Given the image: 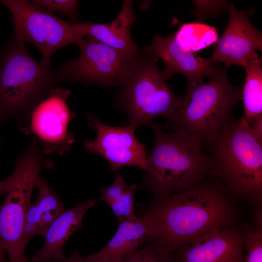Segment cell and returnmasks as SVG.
Segmentation results:
<instances>
[{
    "label": "cell",
    "instance_id": "6da1fadb",
    "mask_svg": "<svg viewBox=\"0 0 262 262\" xmlns=\"http://www.w3.org/2000/svg\"><path fill=\"white\" fill-rule=\"evenodd\" d=\"M224 189L204 180L188 189L154 199L143 215L150 227L148 239L174 253L214 229L226 228L232 213Z\"/></svg>",
    "mask_w": 262,
    "mask_h": 262
},
{
    "label": "cell",
    "instance_id": "7a4b0ae2",
    "mask_svg": "<svg viewBox=\"0 0 262 262\" xmlns=\"http://www.w3.org/2000/svg\"><path fill=\"white\" fill-rule=\"evenodd\" d=\"M148 125L154 143L138 187L147 188L154 199H158L188 189L211 175L210 156L203 152L198 140L183 133L166 132L158 123Z\"/></svg>",
    "mask_w": 262,
    "mask_h": 262
},
{
    "label": "cell",
    "instance_id": "3957f363",
    "mask_svg": "<svg viewBox=\"0 0 262 262\" xmlns=\"http://www.w3.org/2000/svg\"><path fill=\"white\" fill-rule=\"evenodd\" d=\"M210 77L206 83L188 82L184 98L165 125L171 132L188 135L211 147L232 118L242 89L230 84L226 69L219 67Z\"/></svg>",
    "mask_w": 262,
    "mask_h": 262
},
{
    "label": "cell",
    "instance_id": "277c9868",
    "mask_svg": "<svg viewBox=\"0 0 262 262\" xmlns=\"http://www.w3.org/2000/svg\"><path fill=\"white\" fill-rule=\"evenodd\" d=\"M211 147V175L229 192L261 202L262 141L245 117L231 118Z\"/></svg>",
    "mask_w": 262,
    "mask_h": 262
},
{
    "label": "cell",
    "instance_id": "5b68a950",
    "mask_svg": "<svg viewBox=\"0 0 262 262\" xmlns=\"http://www.w3.org/2000/svg\"><path fill=\"white\" fill-rule=\"evenodd\" d=\"M59 82L57 69L36 61L12 37L0 49V118L21 120Z\"/></svg>",
    "mask_w": 262,
    "mask_h": 262
},
{
    "label": "cell",
    "instance_id": "8992f818",
    "mask_svg": "<svg viewBox=\"0 0 262 262\" xmlns=\"http://www.w3.org/2000/svg\"><path fill=\"white\" fill-rule=\"evenodd\" d=\"M158 60L142 49L116 102L127 114L129 125L135 129L148 125L157 116L169 118L182 101L166 83Z\"/></svg>",
    "mask_w": 262,
    "mask_h": 262
},
{
    "label": "cell",
    "instance_id": "52a82bcc",
    "mask_svg": "<svg viewBox=\"0 0 262 262\" xmlns=\"http://www.w3.org/2000/svg\"><path fill=\"white\" fill-rule=\"evenodd\" d=\"M37 143L31 140L26 151L19 156L11 174L12 181L0 206V244L8 254V262H28L23 244L26 213L41 170L52 167Z\"/></svg>",
    "mask_w": 262,
    "mask_h": 262
},
{
    "label": "cell",
    "instance_id": "ba28073f",
    "mask_svg": "<svg viewBox=\"0 0 262 262\" xmlns=\"http://www.w3.org/2000/svg\"><path fill=\"white\" fill-rule=\"evenodd\" d=\"M11 14L12 37L20 43H32L40 51L41 63L50 66L52 54L63 47L79 44L86 35L85 22L64 20L27 0H1Z\"/></svg>",
    "mask_w": 262,
    "mask_h": 262
},
{
    "label": "cell",
    "instance_id": "9c48e42d",
    "mask_svg": "<svg viewBox=\"0 0 262 262\" xmlns=\"http://www.w3.org/2000/svg\"><path fill=\"white\" fill-rule=\"evenodd\" d=\"M71 92L55 86L30 113L17 122V128L35 141L45 154L64 155L76 141L74 133L68 130L75 114L66 103Z\"/></svg>",
    "mask_w": 262,
    "mask_h": 262
},
{
    "label": "cell",
    "instance_id": "30bf717a",
    "mask_svg": "<svg viewBox=\"0 0 262 262\" xmlns=\"http://www.w3.org/2000/svg\"><path fill=\"white\" fill-rule=\"evenodd\" d=\"M78 46L79 56L57 69L60 82L82 81L122 87L134 61L89 34L85 35Z\"/></svg>",
    "mask_w": 262,
    "mask_h": 262
},
{
    "label": "cell",
    "instance_id": "8fae6325",
    "mask_svg": "<svg viewBox=\"0 0 262 262\" xmlns=\"http://www.w3.org/2000/svg\"><path fill=\"white\" fill-rule=\"evenodd\" d=\"M86 118L89 127L96 132V138L84 142L86 150L105 158L112 171L125 166H135L145 170L147 157L146 147L137 140L134 127L130 125H107L91 112H88Z\"/></svg>",
    "mask_w": 262,
    "mask_h": 262
},
{
    "label": "cell",
    "instance_id": "7c38bea8",
    "mask_svg": "<svg viewBox=\"0 0 262 262\" xmlns=\"http://www.w3.org/2000/svg\"><path fill=\"white\" fill-rule=\"evenodd\" d=\"M229 13V22L221 38L214 44V51L210 58L213 62L220 61L226 67L237 65L246 67L262 51V33L250 22L248 16L254 10L239 11L232 4L226 7Z\"/></svg>",
    "mask_w": 262,
    "mask_h": 262
},
{
    "label": "cell",
    "instance_id": "4fadbf2b",
    "mask_svg": "<svg viewBox=\"0 0 262 262\" xmlns=\"http://www.w3.org/2000/svg\"><path fill=\"white\" fill-rule=\"evenodd\" d=\"M244 248L240 232L217 228L174 252L175 262H244Z\"/></svg>",
    "mask_w": 262,
    "mask_h": 262
},
{
    "label": "cell",
    "instance_id": "5bb4252c",
    "mask_svg": "<svg viewBox=\"0 0 262 262\" xmlns=\"http://www.w3.org/2000/svg\"><path fill=\"white\" fill-rule=\"evenodd\" d=\"M143 48L164 62L165 69L161 73L165 80L180 73L186 76L188 82L202 83L204 77H211L219 67L210 58H204L183 49L173 33L167 36L157 34Z\"/></svg>",
    "mask_w": 262,
    "mask_h": 262
},
{
    "label": "cell",
    "instance_id": "9a60e30c",
    "mask_svg": "<svg viewBox=\"0 0 262 262\" xmlns=\"http://www.w3.org/2000/svg\"><path fill=\"white\" fill-rule=\"evenodd\" d=\"M132 0H124L118 15L112 22L94 24L85 22L86 35L119 52L131 61H134L142 49L133 41L131 28L136 16L132 10Z\"/></svg>",
    "mask_w": 262,
    "mask_h": 262
},
{
    "label": "cell",
    "instance_id": "2e32d148",
    "mask_svg": "<svg viewBox=\"0 0 262 262\" xmlns=\"http://www.w3.org/2000/svg\"><path fill=\"white\" fill-rule=\"evenodd\" d=\"M98 200L89 199L83 203L65 210L52 222L44 236L45 244L31 258L40 261L65 258L64 246L70 237L82 227V220L86 212Z\"/></svg>",
    "mask_w": 262,
    "mask_h": 262
},
{
    "label": "cell",
    "instance_id": "e0dca14e",
    "mask_svg": "<svg viewBox=\"0 0 262 262\" xmlns=\"http://www.w3.org/2000/svg\"><path fill=\"white\" fill-rule=\"evenodd\" d=\"M35 188L38 190L37 196L28 209L24 222L23 244L25 248L33 237H44L52 222L65 210L56 190L49 185L45 178L39 176Z\"/></svg>",
    "mask_w": 262,
    "mask_h": 262
},
{
    "label": "cell",
    "instance_id": "ac0fdd59",
    "mask_svg": "<svg viewBox=\"0 0 262 262\" xmlns=\"http://www.w3.org/2000/svg\"><path fill=\"white\" fill-rule=\"evenodd\" d=\"M150 236V229L143 215L119 222L115 235L101 250L84 257L85 262H109L132 253Z\"/></svg>",
    "mask_w": 262,
    "mask_h": 262
},
{
    "label": "cell",
    "instance_id": "d6986e66",
    "mask_svg": "<svg viewBox=\"0 0 262 262\" xmlns=\"http://www.w3.org/2000/svg\"><path fill=\"white\" fill-rule=\"evenodd\" d=\"M246 67V82L242 89L245 117L247 122L262 115V69L258 54Z\"/></svg>",
    "mask_w": 262,
    "mask_h": 262
},
{
    "label": "cell",
    "instance_id": "ffe728a7",
    "mask_svg": "<svg viewBox=\"0 0 262 262\" xmlns=\"http://www.w3.org/2000/svg\"><path fill=\"white\" fill-rule=\"evenodd\" d=\"M173 34L183 49L194 53L215 44L219 39L214 27L199 22L183 24Z\"/></svg>",
    "mask_w": 262,
    "mask_h": 262
},
{
    "label": "cell",
    "instance_id": "44dd1931",
    "mask_svg": "<svg viewBox=\"0 0 262 262\" xmlns=\"http://www.w3.org/2000/svg\"><path fill=\"white\" fill-rule=\"evenodd\" d=\"M144 247L109 262H175L173 253L157 241L147 239Z\"/></svg>",
    "mask_w": 262,
    "mask_h": 262
},
{
    "label": "cell",
    "instance_id": "7402d4cb",
    "mask_svg": "<svg viewBox=\"0 0 262 262\" xmlns=\"http://www.w3.org/2000/svg\"><path fill=\"white\" fill-rule=\"evenodd\" d=\"M138 185L131 184L127 186L124 193L108 205L112 209L119 222H122L135 215L134 213V197Z\"/></svg>",
    "mask_w": 262,
    "mask_h": 262
},
{
    "label": "cell",
    "instance_id": "603a6c76",
    "mask_svg": "<svg viewBox=\"0 0 262 262\" xmlns=\"http://www.w3.org/2000/svg\"><path fill=\"white\" fill-rule=\"evenodd\" d=\"M37 5L50 12H57L67 16L72 22L79 23L78 3L75 0H33Z\"/></svg>",
    "mask_w": 262,
    "mask_h": 262
},
{
    "label": "cell",
    "instance_id": "cb8c5ba5",
    "mask_svg": "<svg viewBox=\"0 0 262 262\" xmlns=\"http://www.w3.org/2000/svg\"><path fill=\"white\" fill-rule=\"evenodd\" d=\"M262 224L244 237L246 254L245 262H262Z\"/></svg>",
    "mask_w": 262,
    "mask_h": 262
},
{
    "label": "cell",
    "instance_id": "d4e9b609",
    "mask_svg": "<svg viewBox=\"0 0 262 262\" xmlns=\"http://www.w3.org/2000/svg\"><path fill=\"white\" fill-rule=\"evenodd\" d=\"M128 185L119 173H117L116 178L109 186L101 187L100 195L98 198L106 202L108 205L119 197L125 191Z\"/></svg>",
    "mask_w": 262,
    "mask_h": 262
},
{
    "label": "cell",
    "instance_id": "484cf974",
    "mask_svg": "<svg viewBox=\"0 0 262 262\" xmlns=\"http://www.w3.org/2000/svg\"><path fill=\"white\" fill-rule=\"evenodd\" d=\"M247 123L256 135L262 141V115L252 117Z\"/></svg>",
    "mask_w": 262,
    "mask_h": 262
},
{
    "label": "cell",
    "instance_id": "4316f807",
    "mask_svg": "<svg viewBox=\"0 0 262 262\" xmlns=\"http://www.w3.org/2000/svg\"><path fill=\"white\" fill-rule=\"evenodd\" d=\"M28 262H85L84 257H82L80 252L76 250L74 251L70 257L64 258L61 259L49 260L40 261L29 260Z\"/></svg>",
    "mask_w": 262,
    "mask_h": 262
},
{
    "label": "cell",
    "instance_id": "83f0119b",
    "mask_svg": "<svg viewBox=\"0 0 262 262\" xmlns=\"http://www.w3.org/2000/svg\"><path fill=\"white\" fill-rule=\"evenodd\" d=\"M12 181L11 175L4 180L0 181V196L8 192L11 185Z\"/></svg>",
    "mask_w": 262,
    "mask_h": 262
},
{
    "label": "cell",
    "instance_id": "f1b7e54d",
    "mask_svg": "<svg viewBox=\"0 0 262 262\" xmlns=\"http://www.w3.org/2000/svg\"><path fill=\"white\" fill-rule=\"evenodd\" d=\"M5 251L0 244V262H8L5 257Z\"/></svg>",
    "mask_w": 262,
    "mask_h": 262
},
{
    "label": "cell",
    "instance_id": "f546056e",
    "mask_svg": "<svg viewBox=\"0 0 262 262\" xmlns=\"http://www.w3.org/2000/svg\"><path fill=\"white\" fill-rule=\"evenodd\" d=\"M3 122L2 121L1 119L0 118V126L1 125L2 123H3ZM2 144V138H1V135L0 134V147H1Z\"/></svg>",
    "mask_w": 262,
    "mask_h": 262
}]
</instances>
